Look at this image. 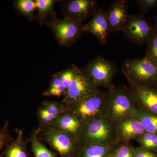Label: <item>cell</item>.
<instances>
[{"label":"cell","mask_w":157,"mask_h":157,"mask_svg":"<svg viewBox=\"0 0 157 157\" xmlns=\"http://www.w3.org/2000/svg\"><path fill=\"white\" fill-rule=\"evenodd\" d=\"M62 10L65 17L82 23L98 10L96 0H70L62 2Z\"/></svg>","instance_id":"30bf717a"},{"label":"cell","mask_w":157,"mask_h":157,"mask_svg":"<svg viewBox=\"0 0 157 157\" xmlns=\"http://www.w3.org/2000/svg\"><path fill=\"white\" fill-rule=\"evenodd\" d=\"M84 33L94 35L102 45L106 44L110 29L107 17V11L104 9H98L92 16L91 19L83 25Z\"/></svg>","instance_id":"7c38bea8"},{"label":"cell","mask_w":157,"mask_h":157,"mask_svg":"<svg viewBox=\"0 0 157 157\" xmlns=\"http://www.w3.org/2000/svg\"><path fill=\"white\" fill-rule=\"evenodd\" d=\"M52 27L57 40L60 44L65 46L72 45L84 33L82 23L67 17L53 21Z\"/></svg>","instance_id":"ba28073f"},{"label":"cell","mask_w":157,"mask_h":157,"mask_svg":"<svg viewBox=\"0 0 157 157\" xmlns=\"http://www.w3.org/2000/svg\"><path fill=\"white\" fill-rule=\"evenodd\" d=\"M67 90L63 85L57 87H49L48 89L44 92L43 95L45 97H60L64 96Z\"/></svg>","instance_id":"f1b7e54d"},{"label":"cell","mask_w":157,"mask_h":157,"mask_svg":"<svg viewBox=\"0 0 157 157\" xmlns=\"http://www.w3.org/2000/svg\"><path fill=\"white\" fill-rule=\"evenodd\" d=\"M39 137L60 157H76L81 147L78 137L51 126L40 128Z\"/></svg>","instance_id":"277c9868"},{"label":"cell","mask_w":157,"mask_h":157,"mask_svg":"<svg viewBox=\"0 0 157 157\" xmlns=\"http://www.w3.org/2000/svg\"><path fill=\"white\" fill-rule=\"evenodd\" d=\"M40 130L39 127L34 129L30 137L31 150L34 156L35 157H56L58 154L47 148L39 139Z\"/></svg>","instance_id":"d6986e66"},{"label":"cell","mask_w":157,"mask_h":157,"mask_svg":"<svg viewBox=\"0 0 157 157\" xmlns=\"http://www.w3.org/2000/svg\"><path fill=\"white\" fill-rule=\"evenodd\" d=\"M119 144L82 145L76 157H109Z\"/></svg>","instance_id":"e0dca14e"},{"label":"cell","mask_w":157,"mask_h":157,"mask_svg":"<svg viewBox=\"0 0 157 157\" xmlns=\"http://www.w3.org/2000/svg\"><path fill=\"white\" fill-rule=\"evenodd\" d=\"M39 16L41 20L44 18L47 14L52 11L54 5L56 1L54 0H36L35 1Z\"/></svg>","instance_id":"484cf974"},{"label":"cell","mask_w":157,"mask_h":157,"mask_svg":"<svg viewBox=\"0 0 157 157\" xmlns=\"http://www.w3.org/2000/svg\"><path fill=\"white\" fill-rule=\"evenodd\" d=\"M78 139L81 145L120 143L118 140L116 122L105 115L93 120L84 124Z\"/></svg>","instance_id":"6da1fadb"},{"label":"cell","mask_w":157,"mask_h":157,"mask_svg":"<svg viewBox=\"0 0 157 157\" xmlns=\"http://www.w3.org/2000/svg\"><path fill=\"white\" fill-rule=\"evenodd\" d=\"M155 24H152L142 14L129 15L123 33L125 38L135 45L147 44L154 34Z\"/></svg>","instance_id":"52a82bcc"},{"label":"cell","mask_w":157,"mask_h":157,"mask_svg":"<svg viewBox=\"0 0 157 157\" xmlns=\"http://www.w3.org/2000/svg\"><path fill=\"white\" fill-rule=\"evenodd\" d=\"M9 123L6 121L2 128L0 129V157L2 155V151L6 145L13 140L11 137L9 129Z\"/></svg>","instance_id":"4316f807"},{"label":"cell","mask_w":157,"mask_h":157,"mask_svg":"<svg viewBox=\"0 0 157 157\" xmlns=\"http://www.w3.org/2000/svg\"><path fill=\"white\" fill-rule=\"evenodd\" d=\"M136 140L141 147L157 153V134L145 132Z\"/></svg>","instance_id":"44dd1931"},{"label":"cell","mask_w":157,"mask_h":157,"mask_svg":"<svg viewBox=\"0 0 157 157\" xmlns=\"http://www.w3.org/2000/svg\"><path fill=\"white\" fill-rule=\"evenodd\" d=\"M98 88L93 83L84 70L80 69L67 90L62 103L66 106L90 94Z\"/></svg>","instance_id":"9c48e42d"},{"label":"cell","mask_w":157,"mask_h":157,"mask_svg":"<svg viewBox=\"0 0 157 157\" xmlns=\"http://www.w3.org/2000/svg\"><path fill=\"white\" fill-rule=\"evenodd\" d=\"M132 117L141 124L145 132L157 134V115L136 107Z\"/></svg>","instance_id":"ac0fdd59"},{"label":"cell","mask_w":157,"mask_h":157,"mask_svg":"<svg viewBox=\"0 0 157 157\" xmlns=\"http://www.w3.org/2000/svg\"><path fill=\"white\" fill-rule=\"evenodd\" d=\"M128 4L126 0H116L107 11L110 33L123 32L128 19Z\"/></svg>","instance_id":"4fadbf2b"},{"label":"cell","mask_w":157,"mask_h":157,"mask_svg":"<svg viewBox=\"0 0 157 157\" xmlns=\"http://www.w3.org/2000/svg\"><path fill=\"white\" fill-rule=\"evenodd\" d=\"M144 57L157 66V27L155 25L154 34L147 43Z\"/></svg>","instance_id":"cb8c5ba5"},{"label":"cell","mask_w":157,"mask_h":157,"mask_svg":"<svg viewBox=\"0 0 157 157\" xmlns=\"http://www.w3.org/2000/svg\"><path fill=\"white\" fill-rule=\"evenodd\" d=\"M136 107L157 115V87L142 86L128 81Z\"/></svg>","instance_id":"8fae6325"},{"label":"cell","mask_w":157,"mask_h":157,"mask_svg":"<svg viewBox=\"0 0 157 157\" xmlns=\"http://www.w3.org/2000/svg\"><path fill=\"white\" fill-rule=\"evenodd\" d=\"M79 69L80 68L77 66L73 65L70 68L57 73L62 84L64 86L67 91L78 73Z\"/></svg>","instance_id":"7402d4cb"},{"label":"cell","mask_w":157,"mask_h":157,"mask_svg":"<svg viewBox=\"0 0 157 157\" xmlns=\"http://www.w3.org/2000/svg\"><path fill=\"white\" fill-rule=\"evenodd\" d=\"M16 136L3 150V157H29L27 142L25 140L23 131L15 129Z\"/></svg>","instance_id":"2e32d148"},{"label":"cell","mask_w":157,"mask_h":157,"mask_svg":"<svg viewBox=\"0 0 157 157\" xmlns=\"http://www.w3.org/2000/svg\"><path fill=\"white\" fill-rule=\"evenodd\" d=\"M137 2L143 15L157 6V0H137Z\"/></svg>","instance_id":"83f0119b"},{"label":"cell","mask_w":157,"mask_h":157,"mask_svg":"<svg viewBox=\"0 0 157 157\" xmlns=\"http://www.w3.org/2000/svg\"><path fill=\"white\" fill-rule=\"evenodd\" d=\"M131 90L124 85H112L108 89L105 115L117 122L132 117L136 108Z\"/></svg>","instance_id":"7a4b0ae2"},{"label":"cell","mask_w":157,"mask_h":157,"mask_svg":"<svg viewBox=\"0 0 157 157\" xmlns=\"http://www.w3.org/2000/svg\"><path fill=\"white\" fill-rule=\"evenodd\" d=\"M84 124L79 119L69 113H63L54 120L51 126L78 137Z\"/></svg>","instance_id":"9a60e30c"},{"label":"cell","mask_w":157,"mask_h":157,"mask_svg":"<svg viewBox=\"0 0 157 157\" xmlns=\"http://www.w3.org/2000/svg\"><path fill=\"white\" fill-rule=\"evenodd\" d=\"M107 92L99 89L66 105V113L78 118L83 124L105 115Z\"/></svg>","instance_id":"3957f363"},{"label":"cell","mask_w":157,"mask_h":157,"mask_svg":"<svg viewBox=\"0 0 157 157\" xmlns=\"http://www.w3.org/2000/svg\"><path fill=\"white\" fill-rule=\"evenodd\" d=\"M134 157H157V153L139 146L135 147Z\"/></svg>","instance_id":"f546056e"},{"label":"cell","mask_w":157,"mask_h":157,"mask_svg":"<svg viewBox=\"0 0 157 157\" xmlns=\"http://www.w3.org/2000/svg\"><path fill=\"white\" fill-rule=\"evenodd\" d=\"M14 6L17 11L27 17L32 16L37 9L36 2L32 0H17L14 2Z\"/></svg>","instance_id":"603a6c76"},{"label":"cell","mask_w":157,"mask_h":157,"mask_svg":"<svg viewBox=\"0 0 157 157\" xmlns=\"http://www.w3.org/2000/svg\"><path fill=\"white\" fill-rule=\"evenodd\" d=\"M116 126L119 143L136 140L145 132L141 124L132 116L117 122Z\"/></svg>","instance_id":"5bb4252c"},{"label":"cell","mask_w":157,"mask_h":157,"mask_svg":"<svg viewBox=\"0 0 157 157\" xmlns=\"http://www.w3.org/2000/svg\"><path fill=\"white\" fill-rule=\"evenodd\" d=\"M134 149L129 142L120 143L109 157H134Z\"/></svg>","instance_id":"d4e9b609"},{"label":"cell","mask_w":157,"mask_h":157,"mask_svg":"<svg viewBox=\"0 0 157 157\" xmlns=\"http://www.w3.org/2000/svg\"><path fill=\"white\" fill-rule=\"evenodd\" d=\"M155 25L157 27V15L155 17Z\"/></svg>","instance_id":"4dcf8cb0"},{"label":"cell","mask_w":157,"mask_h":157,"mask_svg":"<svg viewBox=\"0 0 157 157\" xmlns=\"http://www.w3.org/2000/svg\"><path fill=\"white\" fill-rule=\"evenodd\" d=\"M122 70L128 81L142 86L157 87V66L144 57L126 60Z\"/></svg>","instance_id":"5b68a950"},{"label":"cell","mask_w":157,"mask_h":157,"mask_svg":"<svg viewBox=\"0 0 157 157\" xmlns=\"http://www.w3.org/2000/svg\"><path fill=\"white\" fill-rule=\"evenodd\" d=\"M41 106L46 110L48 116L52 121L59 116L65 113L66 107L63 103L56 101H43Z\"/></svg>","instance_id":"ffe728a7"},{"label":"cell","mask_w":157,"mask_h":157,"mask_svg":"<svg viewBox=\"0 0 157 157\" xmlns=\"http://www.w3.org/2000/svg\"><path fill=\"white\" fill-rule=\"evenodd\" d=\"M95 86L98 88L109 89L117 73V68L112 62L101 56L90 61L83 69Z\"/></svg>","instance_id":"8992f818"}]
</instances>
